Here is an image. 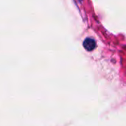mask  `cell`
<instances>
[{"label": "cell", "instance_id": "obj_1", "mask_svg": "<svg viewBox=\"0 0 126 126\" xmlns=\"http://www.w3.org/2000/svg\"><path fill=\"white\" fill-rule=\"evenodd\" d=\"M96 41L91 38H87L83 41V47L87 51H92L96 48Z\"/></svg>", "mask_w": 126, "mask_h": 126}]
</instances>
